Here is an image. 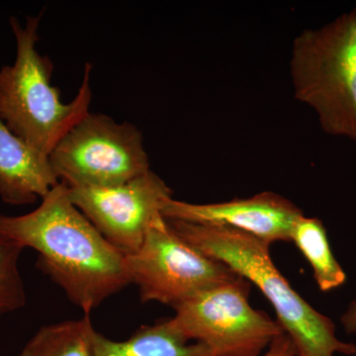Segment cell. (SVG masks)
I'll return each instance as SVG.
<instances>
[{
	"instance_id": "6da1fadb",
	"label": "cell",
	"mask_w": 356,
	"mask_h": 356,
	"mask_svg": "<svg viewBox=\"0 0 356 356\" xmlns=\"http://www.w3.org/2000/svg\"><path fill=\"white\" fill-rule=\"evenodd\" d=\"M36 210L0 214V234L38 252L37 266L86 314L131 284L126 255L106 240L58 182Z\"/></svg>"
},
{
	"instance_id": "7a4b0ae2",
	"label": "cell",
	"mask_w": 356,
	"mask_h": 356,
	"mask_svg": "<svg viewBox=\"0 0 356 356\" xmlns=\"http://www.w3.org/2000/svg\"><path fill=\"white\" fill-rule=\"evenodd\" d=\"M166 221L185 242L259 288L273 307L276 321L291 339L296 356L356 355V344L341 341L331 318L300 296L278 270L270 245L228 227Z\"/></svg>"
},
{
	"instance_id": "3957f363",
	"label": "cell",
	"mask_w": 356,
	"mask_h": 356,
	"mask_svg": "<svg viewBox=\"0 0 356 356\" xmlns=\"http://www.w3.org/2000/svg\"><path fill=\"white\" fill-rule=\"evenodd\" d=\"M41 15L28 17L24 26L9 20L16 40L13 65L0 70V118L9 130L37 153L49 158L54 147L89 113L91 65L84 67L83 83L76 97L62 102L60 90L51 84V58L37 50Z\"/></svg>"
},
{
	"instance_id": "277c9868",
	"label": "cell",
	"mask_w": 356,
	"mask_h": 356,
	"mask_svg": "<svg viewBox=\"0 0 356 356\" xmlns=\"http://www.w3.org/2000/svg\"><path fill=\"white\" fill-rule=\"evenodd\" d=\"M294 97L317 114L327 135L356 143V15L300 33L292 44Z\"/></svg>"
},
{
	"instance_id": "5b68a950",
	"label": "cell",
	"mask_w": 356,
	"mask_h": 356,
	"mask_svg": "<svg viewBox=\"0 0 356 356\" xmlns=\"http://www.w3.org/2000/svg\"><path fill=\"white\" fill-rule=\"evenodd\" d=\"M49 161L69 188H110L151 170L139 129L90 112L54 147Z\"/></svg>"
},
{
	"instance_id": "8992f818",
	"label": "cell",
	"mask_w": 356,
	"mask_h": 356,
	"mask_svg": "<svg viewBox=\"0 0 356 356\" xmlns=\"http://www.w3.org/2000/svg\"><path fill=\"white\" fill-rule=\"evenodd\" d=\"M252 284L238 276L173 307V325L212 356H261L284 334L280 323L250 306Z\"/></svg>"
},
{
	"instance_id": "52a82bcc",
	"label": "cell",
	"mask_w": 356,
	"mask_h": 356,
	"mask_svg": "<svg viewBox=\"0 0 356 356\" xmlns=\"http://www.w3.org/2000/svg\"><path fill=\"white\" fill-rule=\"evenodd\" d=\"M126 267L143 303L159 302L172 308L240 276L185 242L161 215L152 222L139 250L126 255Z\"/></svg>"
},
{
	"instance_id": "ba28073f",
	"label": "cell",
	"mask_w": 356,
	"mask_h": 356,
	"mask_svg": "<svg viewBox=\"0 0 356 356\" xmlns=\"http://www.w3.org/2000/svg\"><path fill=\"white\" fill-rule=\"evenodd\" d=\"M70 201L122 254L139 250L154 218L172 191L156 173L149 170L110 188H69Z\"/></svg>"
},
{
	"instance_id": "9c48e42d",
	"label": "cell",
	"mask_w": 356,
	"mask_h": 356,
	"mask_svg": "<svg viewBox=\"0 0 356 356\" xmlns=\"http://www.w3.org/2000/svg\"><path fill=\"white\" fill-rule=\"evenodd\" d=\"M161 213L168 221L238 229L268 245L290 243L293 226L304 215L289 199L271 191L219 203L193 204L172 197L163 203Z\"/></svg>"
},
{
	"instance_id": "30bf717a",
	"label": "cell",
	"mask_w": 356,
	"mask_h": 356,
	"mask_svg": "<svg viewBox=\"0 0 356 356\" xmlns=\"http://www.w3.org/2000/svg\"><path fill=\"white\" fill-rule=\"evenodd\" d=\"M58 184L49 158L14 135L0 118V199L9 205H28Z\"/></svg>"
},
{
	"instance_id": "8fae6325",
	"label": "cell",
	"mask_w": 356,
	"mask_h": 356,
	"mask_svg": "<svg viewBox=\"0 0 356 356\" xmlns=\"http://www.w3.org/2000/svg\"><path fill=\"white\" fill-rule=\"evenodd\" d=\"M95 356H212L205 344L191 343L173 325L172 318L143 325L123 341L93 334Z\"/></svg>"
},
{
	"instance_id": "7c38bea8",
	"label": "cell",
	"mask_w": 356,
	"mask_h": 356,
	"mask_svg": "<svg viewBox=\"0 0 356 356\" xmlns=\"http://www.w3.org/2000/svg\"><path fill=\"white\" fill-rule=\"evenodd\" d=\"M291 242L310 264L321 291L330 292L343 286L346 281V271L332 254L327 229L318 218L302 215L293 226Z\"/></svg>"
},
{
	"instance_id": "4fadbf2b",
	"label": "cell",
	"mask_w": 356,
	"mask_h": 356,
	"mask_svg": "<svg viewBox=\"0 0 356 356\" xmlns=\"http://www.w3.org/2000/svg\"><path fill=\"white\" fill-rule=\"evenodd\" d=\"M88 314L79 320L65 321L41 327L18 356H95Z\"/></svg>"
},
{
	"instance_id": "5bb4252c",
	"label": "cell",
	"mask_w": 356,
	"mask_h": 356,
	"mask_svg": "<svg viewBox=\"0 0 356 356\" xmlns=\"http://www.w3.org/2000/svg\"><path fill=\"white\" fill-rule=\"evenodd\" d=\"M23 250L20 243L0 234V317L25 306L27 296L18 268Z\"/></svg>"
},
{
	"instance_id": "9a60e30c",
	"label": "cell",
	"mask_w": 356,
	"mask_h": 356,
	"mask_svg": "<svg viewBox=\"0 0 356 356\" xmlns=\"http://www.w3.org/2000/svg\"><path fill=\"white\" fill-rule=\"evenodd\" d=\"M261 356H296V350L287 334H280Z\"/></svg>"
},
{
	"instance_id": "2e32d148",
	"label": "cell",
	"mask_w": 356,
	"mask_h": 356,
	"mask_svg": "<svg viewBox=\"0 0 356 356\" xmlns=\"http://www.w3.org/2000/svg\"><path fill=\"white\" fill-rule=\"evenodd\" d=\"M341 323L348 334H356V298L350 302L341 316Z\"/></svg>"
},
{
	"instance_id": "e0dca14e",
	"label": "cell",
	"mask_w": 356,
	"mask_h": 356,
	"mask_svg": "<svg viewBox=\"0 0 356 356\" xmlns=\"http://www.w3.org/2000/svg\"><path fill=\"white\" fill-rule=\"evenodd\" d=\"M353 13H355V14L356 15V8L355 9V10H353Z\"/></svg>"
}]
</instances>
